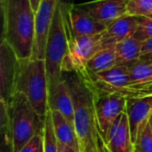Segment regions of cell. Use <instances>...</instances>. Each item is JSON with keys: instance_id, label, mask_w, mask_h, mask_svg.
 <instances>
[{"instance_id": "cell-1", "label": "cell", "mask_w": 152, "mask_h": 152, "mask_svg": "<svg viewBox=\"0 0 152 152\" xmlns=\"http://www.w3.org/2000/svg\"><path fill=\"white\" fill-rule=\"evenodd\" d=\"M74 104V127L78 138L80 152H98V134L94 92L91 84L76 71H62Z\"/></svg>"}, {"instance_id": "cell-2", "label": "cell", "mask_w": 152, "mask_h": 152, "mask_svg": "<svg viewBox=\"0 0 152 152\" xmlns=\"http://www.w3.org/2000/svg\"><path fill=\"white\" fill-rule=\"evenodd\" d=\"M2 39L12 47L19 60L32 57L36 12L29 0H1Z\"/></svg>"}, {"instance_id": "cell-3", "label": "cell", "mask_w": 152, "mask_h": 152, "mask_svg": "<svg viewBox=\"0 0 152 152\" xmlns=\"http://www.w3.org/2000/svg\"><path fill=\"white\" fill-rule=\"evenodd\" d=\"M15 92L22 94L37 113L45 118L49 110V93L45 60L35 58L19 60Z\"/></svg>"}, {"instance_id": "cell-4", "label": "cell", "mask_w": 152, "mask_h": 152, "mask_svg": "<svg viewBox=\"0 0 152 152\" xmlns=\"http://www.w3.org/2000/svg\"><path fill=\"white\" fill-rule=\"evenodd\" d=\"M68 53V37L65 23L64 4L59 2L47 37L45 63L48 83V100L61 82L62 66Z\"/></svg>"}, {"instance_id": "cell-5", "label": "cell", "mask_w": 152, "mask_h": 152, "mask_svg": "<svg viewBox=\"0 0 152 152\" xmlns=\"http://www.w3.org/2000/svg\"><path fill=\"white\" fill-rule=\"evenodd\" d=\"M12 152H18L37 134H42L45 118L37 113L28 100L15 93L8 107Z\"/></svg>"}, {"instance_id": "cell-6", "label": "cell", "mask_w": 152, "mask_h": 152, "mask_svg": "<svg viewBox=\"0 0 152 152\" xmlns=\"http://www.w3.org/2000/svg\"><path fill=\"white\" fill-rule=\"evenodd\" d=\"M69 4H64L65 23L68 37V53L63 61L62 71H76L83 74L93 56L102 48V34L94 36H74L68 20Z\"/></svg>"}, {"instance_id": "cell-7", "label": "cell", "mask_w": 152, "mask_h": 152, "mask_svg": "<svg viewBox=\"0 0 152 152\" xmlns=\"http://www.w3.org/2000/svg\"><path fill=\"white\" fill-rule=\"evenodd\" d=\"M94 92L97 126L99 133L104 138L112 122L126 112V97L118 93H106L94 88Z\"/></svg>"}, {"instance_id": "cell-8", "label": "cell", "mask_w": 152, "mask_h": 152, "mask_svg": "<svg viewBox=\"0 0 152 152\" xmlns=\"http://www.w3.org/2000/svg\"><path fill=\"white\" fill-rule=\"evenodd\" d=\"M19 59L6 41L0 44V97L1 106L8 108L15 94Z\"/></svg>"}, {"instance_id": "cell-9", "label": "cell", "mask_w": 152, "mask_h": 152, "mask_svg": "<svg viewBox=\"0 0 152 152\" xmlns=\"http://www.w3.org/2000/svg\"><path fill=\"white\" fill-rule=\"evenodd\" d=\"M91 86L102 92L120 94L131 86L128 69L124 66H115L98 73L85 72L82 74Z\"/></svg>"}, {"instance_id": "cell-10", "label": "cell", "mask_w": 152, "mask_h": 152, "mask_svg": "<svg viewBox=\"0 0 152 152\" xmlns=\"http://www.w3.org/2000/svg\"><path fill=\"white\" fill-rule=\"evenodd\" d=\"M61 0H42L36 12V33L31 58L45 59V47L55 10Z\"/></svg>"}, {"instance_id": "cell-11", "label": "cell", "mask_w": 152, "mask_h": 152, "mask_svg": "<svg viewBox=\"0 0 152 152\" xmlns=\"http://www.w3.org/2000/svg\"><path fill=\"white\" fill-rule=\"evenodd\" d=\"M130 0H94L76 4L96 20L110 26L118 19L127 14Z\"/></svg>"}, {"instance_id": "cell-12", "label": "cell", "mask_w": 152, "mask_h": 152, "mask_svg": "<svg viewBox=\"0 0 152 152\" xmlns=\"http://www.w3.org/2000/svg\"><path fill=\"white\" fill-rule=\"evenodd\" d=\"M126 113L128 118L134 144L152 116V95L126 98Z\"/></svg>"}, {"instance_id": "cell-13", "label": "cell", "mask_w": 152, "mask_h": 152, "mask_svg": "<svg viewBox=\"0 0 152 152\" xmlns=\"http://www.w3.org/2000/svg\"><path fill=\"white\" fill-rule=\"evenodd\" d=\"M103 139L111 152H134V144L126 112L120 114L112 122Z\"/></svg>"}, {"instance_id": "cell-14", "label": "cell", "mask_w": 152, "mask_h": 152, "mask_svg": "<svg viewBox=\"0 0 152 152\" xmlns=\"http://www.w3.org/2000/svg\"><path fill=\"white\" fill-rule=\"evenodd\" d=\"M68 20L72 34L77 37L102 34L109 27L96 20L75 4L69 5Z\"/></svg>"}, {"instance_id": "cell-15", "label": "cell", "mask_w": 152, "mask_h": 152, "mask_svg": "<svg viewBox=\"0 0 152 152\" xmlns=\"http://www.w3.org/2000/svg\"><path fill=\"white\" fill-rule=\"evenodd\" d=\"M138 26L136 16L126 14L112 22L102 33V45L103 47L116 45L117 44L134 37Z\"/></svg>"}, {"instance_id": "cell-16", "label": "cell", "mask_w": 152, "mask_h": 152, "mask_svg": "<svg viewBox=\"0 0 152 152\" xmlns=\"http://www.w3.org/2000/svg\"><path fill=\"white\" fill-rule=\"evenodd\" d=\"M49 110L59 111L74 125V104L67 82L61 77L55 92L48 100Z\"/></svg>"}, {"instance_id": "cell-17", "label": "cell", "mask_w": 152, "mask_h": 152, "mask_svg": "<svg viewBox=\"0 0 152 152\" xmlns=\"http://www.w3.org/2000/svg\"><path fill=\"white\" fill-rule=\"evenodd\" d=\"M51 113L53 131L58 142L72 148L77 152H80L79 142L74 125L68 121L67 118L59 111L51 110Z\"/></svg>"}, {"instance_id": "cell-18", "label": "cell", "mask_w": 152, "mask_h": 152, "mask_svg": "<svg viewBox=\"0 0 152 152\" xmlns=\"http://www.w3.org/2000/svg\"><path fill=\"white\" fill-rule=\"evenodd\" d=\"M142 42L131 37L116 45L117 65L129 67L141 61Z\"/></svg>"}, {"instance_id": "cell-19", "label": "cell", "mask_w": 152, "mask_h": 152, "mask_svg": "<svg viewBox=\"0 0 152 152\" xmlns=\"http://www.w3.org/2000/svg\"><path fill=\"white\" fill-rule=\"evenodd\" d=\"M115 46L116 45L103 47L96 53L88 61L86 71L89 73H98L117 66Z\"/></svg>"}, {"instance_id": "cell-20", "label": "cell", "mask_w": 152, "mask_h": 152, "mask_svg": "<svg viewBox=\"0 0 152 152\" xmlns=\"http://www.w3.org/2000/svg\"><path fill=\"white\" fill-rule=\"evenodd\" d=\"M126 68L131 80L130 86H142L152 84V62L140 61Z\"/></svg>"}, {"instance_id": "cell-21", "label": "cell", "mask_w": 152, "mask_h": 152, "mask_svg": "<svg viewBox=\"0 0 152 152\" xmlns=\"http://www.w3.org/2000/svg\"><path fill=\"white\" fill-rule=\"evenodd\" d=\"M43 136L45 152H58V140L53 131L52 113L50 110L47 111L45 118V128Z\"/></svg>"}, {"instance_id": "cell-22", "label": "cell", "mask_w": 152, "mask_h": 152, "mask_svg": "<svg viewBox=\"0 0 152 152\" xmlns=\"http://www.w3.org/2000/svg\"><path fill=\"white\" fill-rule=\"evenodd\" d=\"M137 20L138 26L134 37L142 42L152 39V14L139 16L137 17Z\"/></svg>"}, {"instance_id": "cell-23", "label": "cell", "mask_w": 152, "mask_h": 152, "mask_svg": "<svg viewBox=\"0 0 152 152\" xmlns=\"http://www.w3.org/2000/svg\"><path fill=\"white\" fill-rule=\"evenodd\" d=\"M127 14L133 16H147L152 14V0H130Z\"/></svg>"}, {"instance_id": "cell-24", "label": "cell", "mask_w": 152, "mask_h": 152, "mask_svg": "<svg viewBox=\"0 0 152 152\" xmlns=\"http://www.w3.org/2000/svg\"><path fill=\"white\" fill-rule=\"evenodd\" d=\"M134 150L138 152H152V129L150 122L138 135L134 143Z\"/></svg>"}, {"instance_id": "cell-25", "label": "cell", "mask_w": 152, "mask_h": 152, "mask_svg": "<svg viewBox=\"0 0 152 152\" xmlns=\"http://www.w3.org/2000/svg\"><path fill=\"white\" fill-rule=\"evenodd\" d=\"M120 94L125 97H134V96H144L152 95V84L142 86H129L123 90Z\"/></svg>"}, {"instance_id": "cell-26", "label": "cell", "mask_w": 152, "mask_h": 152, "mask_svg": "<svg viewBox=\"0 0 152 152\" xmlns=\"http://www.w3.org/2000/svg\"><path fill=\"white\" fill-rule=\"evenodd\" d=\"M43 134L34 136L18 152H45Z\"/></svg>"}, {"instance_id": "cell-27", "label": "cell", "mask_w": 152, "mask_h": 152, "mask_svg": "<svg viewBox=\"0 0 152 152\" xmlns=\"http://www.w3.org/2000/svg\"><path fill=\"white\" fill-rule=\"evenodd\" d=\"M141 61L152 62V39L142 42Z\"/></svg>"}, {"instance_id": "cell-28", "label": "cell", "mask_w": 152, "mask_h": 152, "mask_svg": "<svg viewBox=\"0 0 152 152\" xmlns=\"http://www.w3.org/2000/svg\"><path fill=\"white\" fill-rule=\"evenodd\" d=\"M97 143H98V152H111L109 150V148H108V146H107V144H106L103 137L101 135L100 133L98 134Z\"/></svg>"}, {"instance_id": "cell-29", "label": "cell", "mask_w": 152, "mask_h": 152, "mask_svg": "<svg viewBox=\"0 0 152 152\" xmlns=\"http://www.w3.org/2000/svg\"><path fill=\"white\" fill-rule=\"evenodd\" d=\"M58 152H77L75 150H73L72 148L65 145V144H62V143H60L58 142Z\"/></svg>"}, {"instance_id": "cell-30", "label": "cell", "mask_w": 152, "mask_h": 152, "mask_svg": "<svg viewBox=\"0 0 152 152\" xmlns=\"http://www.w3.org/2000/svg\"><path fill=\"white\" fill-rule=\"evenodd\" d=\"M29 1H30V4L32 5V8L34 10V12H36L37 11V9H38V7H39L40 3H41L42 0H29Z\"/></svg>"}, {"instance_id": "cell-31", "label": "cell", "mask_w": 152, "mask_h": 152, "mask_svg": "<svg viewBox=\"0 0 152 152\" xmlns=\"http://www.w3.org/2000/svg\"><path fill=\"white\" fill-rule=\"evenodd\" d=\"M150 124H151V129H152V116H151V119H150Z\"/></svg>"}, {"instance_id": "cell-32", "label": "cell", "mask_w": 152, "mask_h": 152, "mask_svg": "<svg viewBox=\"0 0 152 152\" xmlns=\"http://www.w3.org/2000/svg\"><path fill=\"white\" fill-rule=\"evenodd\" d=\"M134 152H138V151H136V150H134Z\"/></svg>"}]
</instances>
